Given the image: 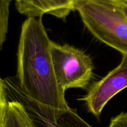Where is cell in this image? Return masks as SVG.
I'll return each mask as SVG.
<instances>
[{"instance_id":"1","label":"cell","mask_w":127,"mask_h":127,"mask_svg":"<svg viewBox=\"0 0 127 127\" xmlns=\"http://www.w3.org/2000/svg\"><path fill=\"white\" fill-rule=\"evenodd\" d=\"M48 37L42 17L22 24L17 51V81L22 91L42 109L57 116L69 105L55 73Z\"/></svg>"},{"instance_id":"2","label":"cell","mask_w":127,"mask_h":127,"mask_svg":"<svg viewBox=\"0 0 127 127\" xmlns=\"http://www.w3.org/2000/svg\"><path fill=\"white\" fill-rule=\"evenodd\" d=\"M74 6L85 27L97 39L127 55L124 0H77Z\"/></svg>"},{"instance_id":"3","label":"cell","mask_w":127,"mask_h":127,"mask_svg":"<svg viewBox=\"0 0 127 127\" xmlns=\"http://www.w3.org/2000/svg\"><path fill=\"white\" fill-rule=\"evenodd\" d=\"M52 62L57 82L64 92L68 89H86L93 78L92 59L83 50L68 44L52 42Z\"/></svg>"},{"instance_id":"4","label":"cell","mask_w":127,"mask_h":127,"mask_svg":"<svg viewBox=\"0 0 127 127\" xmlns=\"http://www.w3.org/2000/svg\"><path fill=\"white\" fill-rule=\"evenodd\" d=\"M4 84L7 99L17 100L23 105L34 127H92L78 115L76 109L69 107L57 116L41 109L22 91L16 79L6 78Z\"/></svg>"},{"instance_id":"5","label":"cell","mask_w":127,"mask_h":127,"mask_svg":"<svg viewBox=\"0 0 127 127\" xmlns=\"http://www.w3.org/2000/svg\"><path fill=\"white\" fill-rule=\"evenodd\" d=\"M127 88V55H123L121 63L106 76L94 83L81 100L87 109L99 117L106 104L121 91Z\"/></svg>"},{"instance_id":"6","label":"cell","mask_w":127,"mask_h":127,"mask_svg":"<svg viewBox=\"0 0 127 127\" xmlns=\"http://www.w3.org/2000/svg\"><path fill=\"white\" fill-rule=\"evenodd\" d=\"M74 0H33L31 17H42L50 14L64 20L74 10Z\"/></svg>"},{"instance_id":"7","label":"cell","mask_w":127,"mask_h":127,"mask_svg":"<svg viewBox=\"0 0 127 127\" xmlns=\"http://www.w3.org/2000/svg\"><path fill=\"white\" fill-rule=\"evenodd\" d=\"M1 127H34L27 110L17 100H7Z\"/></svg>"},{"instance_id":"8","label":"cell","mask_w":127,"mask_h":127,"mask_svg":"<svg viewBox=\"0 0 127 127\" xmlns=\"http://www.w3.org/2000/svg\"><path fill=\"white\" fill-rule=\"evenodd\" d=\"M11 0H0V24L8 27Z\"/></svg>"},{"instance_id":"9","label":"cell","mask_w":127,"mask_h":127,"mask_svg":"<svg viewBox=\"0 0 127 127\" xmlns=\"http://www.w3.org/2000/svg\"><path fill=\"white\" fill-rule=\"evenodd\" d=\"M33 0H15L16 8L19 13L29 17L31 16L33 8Z\"/></svg>"},{"instance_id":"10","label":"cell","mask_w":127,"mask_h":127,"mask_svg":"<svg viewBox=\"0 0 127 127\" xmlns=\"http://www.w3.org/2000/svg\"><path fill=\"white\" fill-rule=\"evenodd\" d=\"M7 102V95H6L4 79H1L0 77V127H1L2 125V119H3Z\"/></svg>"},{"instance_id":"11","label":"cell","mask_w":127,"mask_h":127,"mask_svg":"<svg viewBox=\"0 0 127 127\" xmlns=\"http://www.w3.org/2000/svg\"><path fill=\"white\" fill-rule=\"evenodd\" d=\"M108 127H127V113L122 112L112 118Z\"/></svg>"},{"instance_id":"12","label":"cell","mask_w":127,"mask_h":127,"mask_svg":"<svg viewBox=\"0 0 127 127\" xmlns=\"http://www.w3.org/2000/svg\"><path fill=\"white\" fill-rule=\"evenodd\" d=\"M7 29H8V27H4L0 24V50L1 49L5 40H6Z\"/></svg>"},{"instance_id":"13","label":"cell","mask_w":127,"mask_h":127,"mask_svg":"<svg viewBox=\"0 0 127 127\" xmlns=\"http://www.w3.org/2000/svg\"><path fill=\"white\" fill-rule=\"evenodd\" d=\"M124 7H125V11L127 16V2L124 1Z\"/></svg>"},{"instance_id":"14","label":"cell","mask_w":127,"mask_h":127,"mask_svg":"<svg viewBox=\"0 0 127 127\" xmlns=\"http://www.w3.org/2000/svg\"><path fill=\"white\" fill-rule=\"evenodd\" d=\"M124 1H126V2H127V0H124Z\"/></svg>"},{"instance_id":"15","label":"cell","mask_w":127,"mask_h":127,"mask_svg":"<svg viewBox=\"0 0 127 127\" xmlns=\"http://www.w3.org/2000/svg\"><path fill=\"white\" fill-rule=\"evenodd\" d=\"M77 1V0H74V2H75V1Z\"/></svg>"}]
</instances>
